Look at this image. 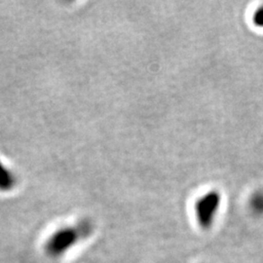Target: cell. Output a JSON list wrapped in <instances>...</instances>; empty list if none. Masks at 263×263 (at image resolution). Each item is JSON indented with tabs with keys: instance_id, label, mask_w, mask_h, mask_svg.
Returning a JSON list of instances; mask_svg holds the SVG:
<instances>
[{
	"instance_id": "6da1fadb",
	"label": "cell",
	"mask_w": 263,
	"mask_h": 263,
	"mask_svg": "<svg viewBox=\"0 0 263 263\" xmlns=\"http://www.w3.org/2000/svg\"><path fill=\"white\" fill-rule=\"evenodd\" d=\"M93 232V224L83 220L74 226L63 227L50 236L44 246L48 256L58 258L88 238Z\"/></svg>"
},
{
	"instance_id": "7a4b0ae2",
	"label": "cell",
	"mask_w": 263,
	"mask_h": 263,
	"mask_svg": "<svg viewBox=\"0 0 263 263\" xmlns=\"http://www.w3.org/2000/svg\"><path fill=\"white\" fill-rule=\"evenodd\" d=\"M220 194L217 191H210L198 200L196 214L201 226H209L213 222L220 205Z\"/></svg>"
},
{
	"instance_id": "3957f363",
	"label": "cell",
	"mask_w": 263,
	"mask_h": 263,
	"mask_svg": "<svg viewBox=\"0 0 263 263\" xmlns=\"http://www.w3.org/2000/svg\"><path fill=\"white\" fill-rule=\"evenodd\" d=\"M251 205L253 207V210L257 212V213H263V193L262 192H258L256 194H254L252 201H251Z\"/></svg>"
},
{
	"instance_id": "277c9868",
	"label": "cell",
	"mask_w": 263,
	"mask_h": 263,
	"mask_svg": "<svg viewBox=\"0 0 263 263\" xmlns=\"http://www.w3.org/2000/svg\"><path fill=\"white\" fill-rule=\"evenodd\" d=\"M253 22H254V26L263 28V5L254 11V15H253Z\"/></svg>"
}]
</instances>
